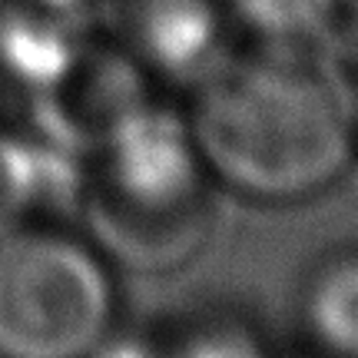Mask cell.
Listing matches in <instances>:
<instances>
[{
  "mask_svg": "<svg viewBox=\"0 0 358 358\" xmlns=\"http://www.w3.org/2000/svg\"><path fill=\"white\" fill-rule=\"evenodd\" d=\"M306 329L332 358H358V256L322 266L306 289Z\"/></svg>",
  "mask_w": 358,
  "mask_h": 358,
  "instance_id": "5b68a950",
  "label": "cell"
},
{
  "mask_svg": "<svg viewBox=\"0 0 358 358\" xmlns=\"http://www.w3.org/2000/svg\"><path fill=\"white\" fill-rule=\"evenodd\" d=\"M352 116H355V133H358V96H355V103H352Z\"/></svg>",
  "mask_w": 358,
  "mask_h": 358,
  "instance_id": "30bf717a",
  "label": "cell"
},
{
  "mask_svg": "<svg viewBox=\"0 0 358 358\" xmlns=\"http://www.w3.org/2000/svg\"><path fill=\"white\" fill-rule=\"evenodd\" d=\"M113 302L87 243L40 226L0 236V358H90L110 335Z\"/></svg>",
  "mask_w": 358,
  "mask_h": 358,
  "instance_id": "7a4b0ae2",
  "label": "cell"
},
{
  "mask_svg": "<svg viewBox=\"0 0 358 358\" xmlns=\"http://www.w3.org/2000/svg\"><path fill=\"white\" fill-rule=\"evenodd\" d=\"M133 57L163 77H209L216 70L222 17L216 0H120Z\"/></svg>",
  "mask_w": 358,
  "mask_h": 358,
  "instance_id": "277c9868",
  "label": "cell"
},
{
  "mask_svg": "<svg viewBox=\"0 0 358 358\" xmlns=\"http://www.w3.org/2000/svg\"><path fill=\"white\" fill-rule=\"evenodd\" d=\"M53 166L43 150L0 133V236L34 226V213L60 192L64 179H57Z\"/></svg>",
  "mask_w": 358,
  "mask_h": 358,
  "instance_id": "8992f818",
  "label": "cell"
},
{
  "mask_svg": "<svg viewBox=\"0 0 358 358\" xmlns=\"http://www.w3.org/2000/svg\"><path fill=\"white\" fill-rule=\"evenodd\" d=\"M37 3H50V7H60V3H73V0H37Z\"/></svg>",
  "mask_w": 358,
  "mask_h": 358,
  "instance_id": "9c48e42d",
  "label": "cell"
},
{
  "mask_svg": "<svg viewBox=\"0 0 358 358\" xmlns=\"http://www.w3.org/2000/svg\"><path fill=\"white\" fill-rule=\"evenodd\" d=\"M229 10L268 43L295 47L332 20L338 0H229Z\"/></svg>",
  "mask_w": 358,
  "mask_h": 358,
  "instance_id": "52a82bcc",
  "label": "cell"
},
{
  "mask_svg": "<svg viewBox=\"0 0 358 358\" xmlns=\"http://www.w3.org/2000/svg\"><path fill=\"white\" fill-rule=\"evenodd\" d=\"M189 127L206 173L266 203L325 189L355 146L352 103L338 83L285 53L216 66Z\"/></svg>",
  "mask_w": 358,
  "mask_h": 358,
  "instance_id": "6da1fadb",
  "label": "cell"
},
{
  "mask_svg": "<svg viewBox=\"0 0 358 358\" xmlns=\"http://www.w3.org/2000/svg\"><path fill=\"white\" fill-rule=\"evenodd\" d=\"M96 150L100 229L150 262L179 249L182 216L196 213L206 182L189 120L143 100L103 133Z\"/></svg>",
  "mask_w": 358,
  "mask_h": 358,
  "instance_id": "3957f363",
  "label": "cell"
},
{
  "mask_svg": "<svg viewBox=\"0 0 358 358\" xmlns=\"http://www.w3.org/2000/svg\"><path fill=\"white\" fill-rule=\"evenodd\" d=\"M163 358H266V352L243 329L216 325V329H199V332L186 335Z\"/></svg>",
  "mask_w": 358,
  "mask_h": 358,
  "instance_id": "ba28073f",
  "label": "cell"
}]
</instances>
